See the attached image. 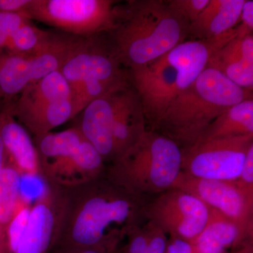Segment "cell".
I'll use <instances>...</instances> for the list:
<instances>
[{
	"instance_id": "obj_1",
	"label": "cell",
	"mask_w": 253,
	"mask_h": 253,
	"mask_svg": "<svg viewBox=\"0 0 253 253\" xmlns=\"http://www.w3.org/2000/svg\"><path fill=\"white\" fill-rule=\"evenodd\" d=\"M63 190L64 212L55 248L115 249L121 239L145 220L146 200L129 194L106 173Z\"/></svg>"
},
{
	"instance_id": "obj_2",
	"label": "cell",
	"mask_w": 253,
	"mask_h": 253,
	"mask_svg": "<svg viewBox=\"0 0 253 253\" xmlns=\"http://www.w3.org/2000/svg\"><path fill=\"white\" fill-rule=\"evenodd\" d=\"M189 25L162 0H132L116 6V20L108 33L124 67L133 69L154 62L185 41Z\"/></svg>"
},
{
	"instance_id": "obj_3",
	"label": "cell",
	"mask_w": 253,
	"mask_h": 253,
	"mask_svg": "<svg viewBox=\"0 0 253 253\" xmlns=\"http://www.w3.org/2000/svg\"><path fill=\"white\" fill-rule=\"evenodd\" d=\"M253 91L236 85L222 73L207 67L189 88L179 93L154 131L175 141L181 149L194 145L223 113Z\"/></svg>"
},
{
	"instance_id": "obj_4",
	"label": "cell",
	"mask_w": 253,
	"mask_h": 253,
	"mask_svg": "<svg viewBox=\"0 0 253 253\" xmlns=\"http://www.w3.org/2000/svg\"><path fill=\"white\" fill-rule=\"evenodd\" d=\"M182 150L175 141L146 129L130 148L106 166V175L146 200L172 189L181 172Z\"/></svg>"
},
{
	"instance_id": "obj_5",
	"label": "cell",
	"mask_w": 253,
	"mask_h": 253,
	"mask_svg": "<svg viewBox=\"0 0 253 253\" xmlns=\"http://www.w3.org/2000/svg\"><path fill=\"white\" fill-rule=\"evenodd\" d=\"M40 176L46 185L70 189L102 176L106 164L77 126L35 138Z\"/></svg>"
},
{
	"instance_id": "obj_6",
	"label": "cell",
	"mask_w": 253,
	"mask_h": 253,
	"mask_svg": "<svg viewBox=\"0 0 253 253\" xmlns=\"http://www.w3.org/2000/svg\"><path fill=\"white\" fill-rule=\"evenodd\" d=\"M116 1L111 0H32V20L78 37L109 33L114 27Z\"/></svg>"
},
{
	"instance_id": "obj_7",
	"label": "cell",
	"mask_w": 253,
	"mask_h": 253,
	"mask_svg": "<svg viewBox=\"0 0 253 253\" xmlns=\"http://www.w3.org/2000/svg\"><path fill=\"white\" fill-rule=\"evenodd\" d=\"M104 34L80 37L60 70L72 94L85 81L99 82L115 88L131 84L129 72L123 69L109 38H103Z\"/></svg>"
},
{
	"instance_id": "obj_8",
	"label": "cell",
	"mask_w": 253,
	"mask_h": 253,
	"mask_svg": "<svg viewBox=\"0 0 253 253\" xmlns=\"http://www.w3.org/2000/svg\"><path fill=\"white\" fill-rule=\"evenodd\" d=\"M253 134L198 141L182 150L181 172L200 179L236 181Z\"/></svg>"
},
{
	"instance_id": "obj_9",
	"label": "cell",
	"mask_w": 253,
	"mask_h": 253,
	"mask_svg": "<svg viewBox=\"0 0 253 253\" xmlns=\"http://www.w3.org/2000/svg\"><path fill=\"white\" fill-rule=\"evenodd\" d=\"M210 209L197 198L172 188L146 201L145 220L153 223L172 239L192 242L207 224Z\"/></svg>"
},
{
	"instance_id": "obj_10",
	"label": "cell",
	"mask_w": 253,
	"mask_h": 253,
	"mask_svg": "<svg viewBox=\"0 0 253 253\" xmlns=\"http://www.w3.org/2000/svg\"><path fill=\"white\" fill-rule=\"evenodd\" d=\"M64 190L46 185L31 205L27 224L9 253H51L62 224Z\"/></svg>"
},
{
	"instance_id": "obj_11",
	"label": "cell",
	"mask_w": 253,
	"mask_h": 253,
	"mask_svg": "<svg viewBox=\"0 0 253 253\" xmlns=\"http://www.w3.org/2000/svg\"><path fill=\"white\" fill-rule=\"evenodd\" d=\"M172 188L192 195L253 236V198L245 194L235 181L200 179L181 172Z\"/></svg>"
},
{
	"instance_id": "obj_12",
	"label": "cell",
	"mask_w": 253,
	"mask_h": 253,
	"mask_svg": "<svg viewBox=\"0 0 253 253\" xmlns=\"http://www.w3.org/2000/svg\"><path fill=\"white\" fill-rule=\"evenodd\" d=\"M129 71L131 86L142 106L146 129L154 131L177 96V72L165 56Z\"/></svg>"
},
{
	"instance_id": "obj_13",
	"label": "cell",
	"mask_w": 253,
	"mask_h": 253,
	"mask_svg": "<svg viewBox=\"0 0 253 253\" xmlns=\"http://www.w3.org/2000/svg\"><path fill=\"white\" fill-rule=\"evenodd\" d=\"M123 89L111 91L86 106L76 126L101 155L106 164L115 158L113 125L118 92Z\"/></svg>"
},
{
	"instance_id": "obj_14",
	"label": "cell",
	"mask_w": 253,
	"mask_h": 253,
	"mask_svg": "<svg viewBox=\"0 0 253 253\" xmlns=\"http://www.w3.org/2000/svg\"><path fill=\"white\" fill-rule=\"evenodd\" d=\"M13 104L6 105L0 110V135L7 164L15 168L21 176H40L36 145L27 129L15 118Z\"/></svg>"
},
{
	"instance_id": "obj_15",
	"label": "cell",
	"mask_w": 253,
	"mask_h": 253,
	"mask_svg": "<svg viewBox=\"0 0 253 253\" xmlns=\"http://www.w3.org/2000/svg\"><path fill=\"white\" fill-rule=\"evenodd\" d=\"M208 67L214 68L240 87L253 91V35L235 37L216 50Z\"/></svg>"
},
{
	"instance_id": "obj_16",
	"label": "cell",
	"mask_w": 253,
	"mask_h": 253,
	"mask_svg": "<svg viewBox=\"0 0 253 253\" xmlns=\"http://www.w3.org/2000/svg\"><path fill=\"white\" fill-rule=\"evenodd\" d=\"M146 129L140 100L130 84L118 92L116 101L113 125L114 160L130 148Z\"/></svg>"
},
{
	"instance_id": "obj_17",
	"label": "cell",
	"mask_w": 253,
	"mask_h": 253,
	"mask_svg": "<svg viewBox=\"0 0 253 253\" xmlns=\"http://www.w3.org/2000/svg\"><path fill=\"white\" fill-rule=\"evenodd\" d=\"M244 0H210L197 18L189 25L188 36L192 40L217 38L239 24Z\"/></svg>"
},
{
	"instance_id": "obj_18",
	"label": "cell",
	"mask_w": 253,
	"mask_h": 253,
	"mask_svg": "<svg viewBox=\"0 0 253 253\" xmlns=\"http://www.w3.org/2000/svg\"><path fill=\"white\" fill-rule=\"evenodd\" d=\"M251 237L253 236L234 221L210 209L207 224L191 244L195 253H224L231 246Z\"/></svg>"
},
{
	"instance_id": "obj_19",
	"label": "cell",
	"mask_w": 253,
	"mask_h": 253,
	"mask_svg": "<svg viewBox=\"0 0 253 253\" xmlns=\"http://www.w3.org/2000/svg\"><path fill=\"white\" fill-rule=\"evenodd\" d=\"M79 37L52 32L49 41L36 54L31 56V83L51 73L60 71L72 52Z\"/></svg>"
},
{
	"instance_id": "obj_20",
	"label": "cell",
	"mask_w": 253,
	"mask_h": 253,
	"mask_svg": "<svg viewBox=\"0 0 253 253\" xmlns=\"http://www.w3.org/2000/svg\"><path fill=\"white\" fill-rule=\"evenodd\" d=\"M67 99H72L71 87L61 73L56 71L30 84L13 104V111H25Z\"/></svg>"
},
{
	"instance_id": "obj_21",
	"label": "cell",
	"mask_w": 253,
	"mask_h": 253,
	"mask_svg": "<svg viewBox=\"0 0 253 253\" xmlns=\"http://www.w3.org/2000/svg\"><path fill=\"white\" fill-rule=\"evenodd\" d=\"M31 80V56L0 54V106L14 103Z\"/></svg>"
},
{
	"instance_id": "obj_22",
	"label": "cell",
	"mask_w": 253,
	"mask_h": 253,
	"mask_svg": "<svg viewBox=\"0 0 253 253\" xmlns=\"http://www.w3.org/2000/svg\"><path fill=\"white\" fill-rule=\"evenodd\" d=\"M251 134H253V98L244 100L223 113L208 126L198 141Z\"/></svg>"
},
{
	"instance_id": "obj_23",
	"label": "cell",
	"mask_w": 253,
	"mask_h": 253,
	"mask_svg": "<svg viewBox=\"0 0 253 253\" xmlns=\"http://www.w3.org/2000/svg\"><path fill=\"white\" fill-rule=\"evenodd\" d=\"M21 176L9 164L0 172V226L7 229L21 199Z\"/></svg>"
},
{
	"instance_id": "obj_24",
	"label": "cell",
	"mask_w": 253,
	"mask_h": 253,
	"mask_svg": "<svg viewBox=\"0 0 253 253\" xmlns=\"http://www.w3.org/2000/svg\"><path fill=\"white\" fill-rule=\"evenodd\" d=\"M51 33L52 32L37 27L31 21L10 37L4 51L24 56H33L45 45Z\"/></svg>"
},
{
	"instance_id": "obj_25",
	"label": "cell",
	"mask_w": 253,
	"mask_h": 253,
	"mask_svg": "<svg viewBox=\"0 0 253 253\" xmlns=\"http://www.w3.org/2000/svg\"><path fill=\"white\" fill-rule=\"evenodd\" d=\"M210 0H169L166 1L169 9L188 25L194 22Z\"/></svg>"
},
{
	"instance_id": "obj_26",
	"label": "cell",
	"mask_w": 253,
	"mask_h": 253,
	"mask_svg": "<svg viewBox=\"0 0 253 253\" xmlns=\"http://www.w3.org/2000/svg\"><path fill=\"white\" fill-rule=\"evenodd\" d=\"M31 21L26 12L0 11V36L9 40L18 29Z\"/></svg>"
},
{
	"instance_id": "obj_27",
	"label": "cell",
	"mask_w": 253,
	"mask_h": 253,
	"mask_svg": "<svg viewBox=\"0 0 253 253\" xmlns=\"http://www.w3.org/2000/svg\"><path fill=\"white\" fill-rule=\"evenodd\" d=\"M235 182L245 194L253 198V144L250 146L241 174Z\"/></svg>"
},
{
	"instance_id": "obj_28",
	"label": "cell",
	"mask_w": 253,
	"mask_h": 253,
	"mask_svg": "<svg viewBox=\"0 0 253 253\" xmlns=\"http://www.w3.org/2000/svg\"><path fill=\"white\" fill-rule=\"evenodd\" d=\"M236 37H244L253 35V1L244 0L240 15L239 24L235 28Z\"/></svg>"
},
{
	"instance_id": "obj_29",
	"label": "cell",
	"mask_w": 253,
	"mask_h": 253,
	"mask_svg": "<svg viewBox=\"0 0 253 253\" xmlns=\"http://www.w3.org/2000/svg\"><path fill=\"white\" fill-rule=\"evenodd\" d=\"M149 229V241L145 253H165L167 248L166 234L153 223L147 221Z\"/></svg>"
},
{
	"instance_id": "obj_30",
	"label": "cell",
	"mask_w": 253,
	"mask_h": 253,
	"mask_svg": "<svg viewBox=\"0 0 253 253\" xmlns=\"http://www.w3.org/2000/svg\"><path fill=\"white\" fill-rule=\"evenodd\" d=\"M115 249L105 247L55 248L51 253H114Z\"/></svg>"
},
{
	"instance_id": "obj_31",
	"label": "cell",
	"mask_w": 253,
	"mask_h": 253,
	"mask_svg": "<svg viewBox=\"0 0 253 253\" xmlns=\"http://www.w3.org/2000/svg\"><path fill=\"white\" fill-rule=\"evenodd\" d=\"M165 253H195L194 246L189 241L180 239H172L168 244Z\"/></svg>"
},
{
	"instance_id": "obj_32",
	"label": "cell",
	"mask_w": 253,
	"mask_h": 253,
	"mask_svg": "<svg viewBox=\"0 0 253 253\" xmlns=\"http://www.w3.org/2000/svg\"><path fill=\"white\" fill-rule=\"evenodd\" d=\"M6 233L7 230L0 226V253H9Z\"/></svg>"
},
{
	"instance_id": "obj_33",
	"label": "cell",
	"mask_w": 253,
	"mask_h": 253,
	"mask_svg": "<svg viewBox=\"0 0 253 253\" xmlns=\"http://www.w3.org/2000/svg\"><path fill=\"white\" fill-rule=\"evenodd\" d=\"M1 109V106H0V110ZM6 164H7V159H6V152H5L4 144L0 135V172L2 170Z\"/></svg>"
},
{
	"instance_id": "obj_34",
	"label": "cell",
	"mask_w": 253,
	"mask_h": 253,
	"mask_svg": "<svg viewBox=\"0 0 253 253\" xmlns=\"http://www.w3.org/2000/svg\"><path fill=\"white\" fill-rule=\"evenodd\" d=\"M1 49H2V41H1V38H0V52H1Z\"/></svg>"
}]
</instances>
